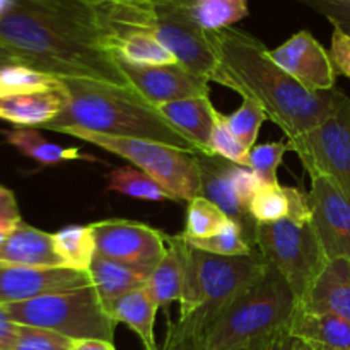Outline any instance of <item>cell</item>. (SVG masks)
Segmentation results:
<instances>
[{
	"mask_svg": "<svg viewBox=\"0 0 350 350\" xmlns=\"http://www.w3.org/2000/svg\"><path fill=\"white\" fill-rule=\"evenodd\" d=\"M88 273L89 279H91V286L94 287L96 294H98L99 301L106 311L120 297L133 293V291L144 289L149 282V277L144 275V273L137 272V270L130 269L123 263L105 258L98 253L92 258Z\"/></svg>",
	"mask_w": 350,
	"mask_h": 350,
	"instance_id": "23",
	"label": "cell"
},
{
	"mask_svg": "<svg viewBox=\"0 0 350 350\" xmlns=\"http://www.w3.org/2000/svg\"><path fill=\"white\" fill-rule=\"evenodd\" d=\"M81 2L89 3V5H98V3H105V2H123V0H81ZM156 2H174V3H181V5L193 7L195 0H156Z\"/></svg>",
	"mask_w": 350,
	"mask_h": 350,
	"instance_id": "46",
	"label": "cell"
},
{
	"mask_svg": "<svg viewBox=\"0 0 350 350\" xmlns=\"http://www.w3.org/2000/svg\"><path fill=\"white\" fill-rule=\"evenodd\" d=\"M248 147L243 146L238 139L231 133L226 118L222 113L217 111L215 115L214 129H212L211 135V154L212 156H219L222 159L229 161L232 164H239V166H248Z\"/></svg>",
	"mask_w": 350,
	"mask_h": 350,
	"instance_id": "35",
	"label": "cell"
},
{
	"mask_svg": "<svg viewBox=\"0 0 350 350\" xmlns=\"http://www.w3.org/2000/svg\"><path fill=\"white\" fill-rule=\"evenodd\" d=\"M108 190L149 202H178L163 185L133 166H123L108 174Z\"/></svg>",
	"mask_w": 350,
	"mask_h": 350,
	"instance_id": "29",
	"label": "cell"
},
{
	"mask_svg": "<svg viewBox=\"0 0 350 350\" xmlns=\"http://www.w3.org/2000/svg\"><path fill=\"white\" fill-rule=\"evenodd\" d=\"M10 65H21V64L17 62V58L14 57L10 51H7L5 48L0 44V70H3L5 67H10Z\"/></svg>",
	"mask_w": 350,
	"mask_h": 350,
	"instance_id": "45",
	"label": "cell"
},
{
	"mask_svg": "<svg viewBox=\"0 0 350 350\" xmlns=\"http://www.w3.org/2000/svg\"><path fill=\"white\" fill-rule=\"evenodd\" d=\"M195 157H197L198 167H200L202 193H204V197L214 202L231 221H234L241 228L248 245L253 250H256V228H258V222L253 219L250 208L239 200L231 181H229V161L222 159L219 156H208V154L202 152L195 154Z\"/></svg>",
	"mask_w": 350,
	"mask_h": 350,
	"instance_id": "17",
	"label": "cell"
},
{
	"mask_svg": "<svg viewBox=\"0 0 350 350\" xmlns=\"http://www.w3.org/2000/svg\"><path fill=\"white\" fill-rule=\"evenodd\" d=\"M103 43L130 33L156 38L195 75L212 81L217 60L207 31L195 21L191 7L156 0H123L92 5Z\"/></svg>",
	"mask_w": 350,
	"mask_h": 350,
	"instance_id": "4",
	"label": "cell"
},
{
	"mask_svg": "<svg viewBox=\"0 0 350 350\" xmlns=\"http://www.w3.org/2000/svg\"><path fill=\"white\" fill-rule=\"evenodd\" d=\"M297 304L311 311L335 314L350 323V260H330Z\"/></svg>",
	"mask_w": 350,
	"mask_h": 350,
	"instance_id": "21",
	"label": "cell"
},
{
	"mask_svg": "<svg viewBox=\"0 0 350 350\" xmlns=\"http://www.w3.org/2000/svg\"><path fill=\"white\" fill-rule=\"evenodd\" d=\"M23 219H21L16 195L9 188L0 185V231L10 232Z\"/></svg>",
	"mask_w": 350,
	"mask_h": 350,
	"instance_id": "40",
	"label": "cell"
},
{
	"mask_svg": "<svg viewBox=\"0 0 350 350\" xmlns=\"http://www.w3.org/2000/svg\"><path fill=\"white\" fill-rule=\"evenodd\" d=\"M243 350H250V347L248 349H243Z\"/></svg>",
	"mask_w": 350,
	"mask_h": 350,
	"instance_id": "51",
	"label": "cell"
},
{
	"mask_svg": "<svg viewBox=\"0 0 350 350\" xmlns=\"http://www.w3.org/2000/svg\"><path fill=\"white\" fill-rule=\"evenodd\" d=\"M106 50L116 58L133 65H173L178 64L170 50L150 34L130 33L113 38L106 43Z\"/></svg>",
	"mask_w": 350,
	"mask_h": 350,
	"instance_id": "27",
	"label": "cell"
},
{
	"mask_svg": "<svg viewBox=\"0 0 350 350\" xmlns=\"http://www.w3.org/2000/svg\"><path fill=\"white\" fill-rule=\"evenodd\" d=\"M287 139L258 144L248 154V167H252L263 185H277V171L286 152H289Z\"/></svg>",
	"mask_w": 350,
	"mask_h": 350,
	"instance_id": "34",
	"label": "cell"
},
{
	"mask_svg": "<svg viewBox=\"0 0 350 350\" xmlns=\"http://www.w3.org/2000/svg\"><path fill=\"white\" fill-rule=\"evenodd\" d=\"M228 176L231 181L232 188H234L236 195L239 197V200L250 208V202L253 200V197L256 195V191L262 187V181L256 176L255 171L248 166H239V164H228Z\"/></svg>",
	"mask_w": 350,
	"mask_h": 350,
	"instance_id": "37",
	"label": "cell"
},
{
	"mask_svg": "<svg viewBox=\"0 0 350 350\" xmlns=\"http://www.w3.org/2000/svg\"><path fill=\"white\" fill-rule=\"evenodd\" d=\"M116 65L130 88L154 108L170 101L208 96L207 79L195 75L183 65H133L115 57Z\"/></svg>",
	"mask_w": 350,
	"mask_h": 350,
	"instance_id": "13",
	"label": "cell"
},
{
	"mask_svg": "<svg viewBox=\"0 0 350 350\" xmlns=\"http://www.w3.org/2000/svg\"><path fill=\"white\" fill-rule=\"evenodd\" d=\"M311 178H325L350 198V98L310 132L287 140Z\"/></svg>",
	"mask_w": 350,
	"mask_h": 350,
	"instance_id": "11",
	"label": "cell"
},
{
	"mask_svg": "<svg viewBox=\"0 0 350 350\" xmlns=\"http://www.w3.org/2000/svg\"><path fill=\"white\" fill-rule=\"evenodd\" d=\"M159 310L154 303L152 296L147 287L133 293L125 294L120 297L115 304L108 310V314L116 323H125L140 342L146 350H159L154 335V323H156V313Z\"/></svg>",
	"mask_w": 350,
	"mask_h": 350,
	"instance_id": "25",
	"label": "cell"
},
{
	"mask_svg": "<svg viewBox=\"0 0 350 350\" xmlns=\"http://www.w3.org/2000/svg\"><path fill=\"white\" fill-rule=\"evenodd\" d=\"M74 350H116L113 342L99 340V338H82L74 340Z\"/></svg>",
	"mask_w": 350,
	"mask_h": 350,
	"instance_id": "44",
	"label": "cell"
},
{
	"mask_svg": "<svg viewBox=\"0 0 350 350\" xmlns=\"http://www.w3.org/2000/svg\"><path fill=\"white\" fill-rule=\"evenodd\" d=\"M297 299L269 265L265 275L239 294L208 328L202 350H243L287 327Z\"/></svg>",
	"mask_w": 350,
	"mask_h": 350,
	"instance_id": "6",
	"label": "cell"
},
{
	"mask_svg": "<svg viewBox=\"0 0 350 350\" xmlns=\"http://www.w3.org/2000/svg\"><path fill=\"white\" fill-rule=\"evenodd\" d=\"M96 253L150 277L167 252V234L135 221L105 219L89 224Z\"/></svg>",
	"mask_w": 350,
	"mask_h": 350,
	"instance_id": "12",
	"label": "cell"
},
{
	"mask_svg": "<svg viewBox=\"0 0 350 350\" xmlns=\"http://www.w3.org/2000/svg\"><path fill=\"white\" fill-rule=\"evenodd\" d=\"M91 286L88 272L67 269H38L0 263V304L23 303L46 294Z\"/></svg>",
	"mask_w": 350,
	"mask_h": 350,
	"instance_id": "16",
	"label": "cell"
},
{
	"mask_svg": "<svg viewBox=\"0 0 350 350\" xmlns=\"http://www.w3.org/2000/svg\"><path fill=\"white\" fill-rule=\"evenodd\" d=\"M269 263L258 252L222 256L193 248L185 239V279L178 325L202 349V340L222 311L258 282Z\"/></svg>",
	"mask_w": 350,
	"mask_h": 350,
	"instance_id": "5",
	"label": "cell"
},
{
	"mask_svg": "<svg viewBox=\"0 0 350 350\" xmlns=\"http://www.w3.org/2000/svg\"><path fill=\"white\" fill-rule=\"evenodd\" d=\"M0 44L21 65L53 77L130 88L105 48L94 9L81 0H16L0 19Z\"/></svg>",
	"mask_w": 350,
	"mask_h": 350,
	"instance_id": "1",
	"label": "cell"
},
{
	"mask_svg": "<svg viewBox=\"0 0 350 350\" xmlns=\"http://www.w3.org/2000/svg\"><path fill=\"white\" fill-rule=\"evenodd\" d=\"M311 222L328 262L350 260V198L325 178H311Z\"/></svg>",
	"mask_w": 350,
	"mask_h": 350,
	"instance_id": "14",
	"label": "cell"
},
{
	"mask_svg": "<svg viewBox=\"0 0 350 350\" xmlns=\"http://www.w3.org/2000/svg\"><path fill=\"white\" fill-rule=\"evenodd\" d=\"M208 40L217 60L212 81L258 103L287 140L321 125L347 96L337 88L321 92L303 88L246 31L228 27L208 33Z\"/></svg>",
	"mask_w": 350,
	"mask_h": 350,
	"instance_id": "2",
	"label": "cell"
},
{
	"mask_svg": "<svg viewBox=\"0 0 350 350\" xmlns=\"http://www.w3.org/2000/svg\"><path fill=\"white\" fill-rule=\"evenodd\" d=\"M340 2H350V0H340Z\"/></svg>",
	"mask_w": 350,
	"mask_h": 350,
	"instance_id": "50",
	"label": "cell"
},
{
	"mask_svg": "<svg viewBox=\"0 0 350 350\" xmlns=\"http://www.w3.org/2000/svg\"><path fill=\"white\" fill-rule=\"evenodd\" d=\"M195 21L207 33L228 29L248 17V0H195L191 7Z\"/></svg>",
	"mask_w": 350,
	"mask_h": 350,
	"instance_id": "30",
	"label": "cell"
},
{
	"mask_svg": "<svg viewBox=\"0 0 350 350\" xmlns=\"http://www.w3.org/2000/svg\"><path fill=\"white\" fill-rule=\"evenodd\" d=\"M185 279V238L181 234L167 236V252L147 282V291L159 308L180 303Z\"/></svg>",
	"mask_w": 350,
	"mask_h": 350,
	"instance_id": "24",
	"label": "cell"
},
{
	"mask_svg": "<svg viewBox=\"0 0 350 350\" xmlns=\"http://www.w3.org/2000/svg\"><path fill=\"white\" fill-rule=\"evenodd\" d=\"M17 332H19V325L10 320L9 313L5 311V306L0 304V347L12 350L14 344H16Z\"/></svg>",
	"mask_w": 350,
	"mask_h": 350,
	"instance_id": "43",
	"label": "cell"
},
{
	"mask_svg": "<svg viewBox=\"0 0 350 350\" xmlns=\"http://www.w3.org/2000/svg\"><path fill=\"white\" fill-rule=\"evenodd\" d=\"M0 133L7 144L16 147L24 156L40 163L41 166H55L65 161L91 159L89 156L79 152L77 147H64L50 142L43 135H40L36 129H14Z\"/></svg>",
	"mask_w": 350,
	"mask_h": 350,
	"instance_id": "26",
	"label": "cell"
},
{
	"mask_svg": "<svg viewBox=\"0 0 350 350\" xmlns=\"http://www.w3.org/2000/svg\"><path fill=\"white\" fill-rule=\"evenodd\" d=\"M330 58L334 64L337 74L350 77V36L345 34L344 31L334 27V34H332V44H330Z\"/></svg>",
	"mask_w": 350,
	"mask_h": 350,
	"instance_id": "39",
	"label": "cell"
},
{
	"mask_svg": "<svg viewBox=\"0 0 350 350\" xmlns=\"http://www.w3.org/2000/svg\"><path fill=\"white\" fill-rule=\"evenodd\" d=\"M60 133L75 137L84 142L123 157L133 167L149 174L163 185L178 202H190L202 193V178L195 154L183 152L166 144L142 139H126L92 133L82 129H65Z\"/></svg>",
	"mask_w": 350,
	"mask_h": 350,
	"instance_id": "8",
	"label": "cell"
},
{
	"mask_svg": "<svg viewBox=\"0 0 350 350\" xmlns=\"http://www.w3.org/2000/svg\"><path fill=\"white\" fill-rule=\"evenodd\" d=\"M0 263L38 269H60L64 260L55 250L53 234L21 221L0 241Z\"/></svg>",
	"mask_w": 350,
	"mask_h": 350,
	"instance_id": "18",
	"label": "cell"
},
{
	"mask_svg": "<svg viewBox=\"0 0 350 350\" xmlns=\"http://www.w3.org/2000/svg\"><path fill=\"white\" fill-rule=\"evenodd\" d=\"M159 350H202L200 345L180 328L178 321H171L167 317V330L163 347Z\"/></svg>",
	"mask_w": 350,
	"mask_h": 350,
	"instance_id": "41",
	"label": "cell"
},
{
	"mask_svg": "<svg viewBox=\"0 0 350 350\" xmlns=\"http://www.w3.org/2000/svg\"><path fill=\"white\" fill-rule=\"evenodd\" d=\"M256 252L303 299L328 263L311 219H282L256 228Z\"/></svg>",
	"mask_w": 350,
	"mask_h": 350,
	"instance_id": "9",
	"label": "cell"
},
{
	"mask_svg": "<svg viewBox=\"0 0 350 350\" xmlns=\"http://www.w3.org/2000/svg\"><path fill=\"white\" fill-rule=\"evenodd\" d=\"M296 2L325 16L334 24V27L350 36V2H340V0H296Z\"/></svg>",
	"mask_w": 350,
	"mask_h": 350,
	"instance_id": "38",
	"label": "cell"
},
{
	"mask_svg": "<svg viewBox=\"0 0 350 350\" xmlns=\"http://www.w3.org/2000/svg\"><path fill=\"white\" fill-rule=\"evenodd\" d=\"M12 350H74V340L57 332L19 325Z\"/></svg>",
	"mask_w": 350,
	"mask_h": 350,
	"instance_id": "36",
	"label": "cell"
},
{
	"mask_svg": "<svg viewBox=\"0 0 350 350\" xmlns=\"http://www.w3.org/2000/svg\"><path fill=\"white\" fill-rule=\"evenodd\" d=\"M16 0H0V19L14 7Z\"/></svg>",
	"mask_w": 350,
	"mask_h": 350,
	"instance_id": "47",
	"label": "cell"
},
{
	"mask_svg": "<svg viewBox=\"0 0 350 350\" xmlns=\"http://www.w3.org/2000/svg\"><path fill=\"white\" fill-rule=\"evenodd\" d=\"M156 109L174 130H178L188 142L197 147L198 152L212 156L211 135L217 109L214 108L208 96H195L164 103Z\"/></svg>",
	"mask_w": 350,
	"mask_h": 350,
	"instance_id": "19",
	"label": "cell"
},
{
	"mask_svg": "<svg viewBox=\"0 0 350 350\" xmlns=\"http://www.w3.org/2000/svg\"><path fill=\"white\" fill-rule=\"evenodd\" d=\"M53 243L67 269L88 272L96 256V239L91 226H67L55 232Z\"/></svg>",
	"mask_w": 350,
	"mask_h": 350,
	"instance_id": "28",
	"label": "cell"
},
{
	"mask_svg": "<svg viewBox=\"0 0 350 350\" xmlns=\"http://www.w3.org/2000/svg\"><path fill=\"white\" fill-rule=\"evenodd\" d=\"M187 243L190 246H193V248L202 250V252L214 253V255L222 256H245L256 252V250H253L252 246L248 245L241 228H239L234 221H229L221 231L208 236V238L187 239Z\"/></svg>",
	"mask_w": 350,
	"mask_h": 350,
	"instance_id": "32",
	"label": "cell"
},
{
	"mask_svg": "<svg viewBox=\"0 0 350 350\" xmlns=\"http://www.w3.org/2000/svg\"><path fill=\"white\" fill-rule=\"evenodd\" d=\"M65 106L62 79L26 65L0 70V120L17 129H43Z\"/></svg>",
	"mask_w": 350,
	"mask_h": 350,
	"instance_id": "10",
	"label": "cell"
},
{
	"mask_svg": "<svg viewBox=\"0 0 350 350\" xmlns=\"http://www.w3.org/2000/svg\"><path fill=\"white\" fill-rule=\"evenodd\" d=\"M231 219L208 198L197 197L188 202L185 231L187 239H204L221 231Z\"/></svg>",
	"mask_w": 350,
	"mask_h": 350,
	"instance_id": "31",
	"label": "cell"
},
{
	"mask_svg": "<svg viewBox=\"0 0 350 350\" xmlns=\"http://www.w3.org/2000/svg\"><path fill=\"white\" fill-rule=\"evenodd\" d=\"M293 350H311V349L308 347L306 344H303V342H299V340H296V338H294V345H293Z\"/></svg>",
	"mask_w": 350,
	"mask_h": 350,
	"instance_id": "48",
	"label": "cell"
},
{
	"mask_svg": "<svg viewBox=\"0 0 350 350\" xmlns=\"http://www.w3.org/2000/svg\"><path fill=\"white\" fill-rule=\"evenodd\" d=\"M279 67L310 91L321 92L335 89L337 70L332 64L330 53L310 31L293 34L280 46L270 51Z\"/></svg>",
	"mask_w": 350,
	"mask_h": 350,
	"instance_id": "15",
	"label": "cell"
},
{
	"mask_svg": "<svg viewBox=\"0 0 350 350\" xmlns=\"http://www.w3.org/2000/svg\"><path fill=\"white\" fill-rule=\"evenodd\" d=\"M0 350H5V349H2V347H0Z\"/></svg>",
	"mask_w": 350,
	"mask_h": 350,
	"instance_id": "52",
	"label": "cell"
},
{
	"mask_svg": "<svg viewBox=\"0 0 350 350\" xmlns=\"http://www.w3.org/2000/svg\"><path fill=\"white\" fill-rule=\"evenodd\" d=\"M224 118L232 135L243 146L253 149L256 146L260 129H262L263 122L269 120V116L258 103L252 101V99H243L241 106L232 115H224Z\"/></svg>",
	"mask_w": 350,
	"mask_h": 350,
	"instance_id": "33",
	"label": "cell"
},
{
	"mask_svg": "<svg viewBox=\"0 0 350 350\" xmlns=\"http://www.w3.org/2000/svg\"><path fill=\"white\" fill-rule=\"evenodd\" d=\"M62 84L64 109L41 130L82 129L101 135L152 140L183 152H198L135 89L85 79H62Z\"/></svg>",
	"mask_w": 350,
	"mask_h": 350,
	"instance_id": "3",
	"label": "cell"
},
{
	"mask_svg": "<svg viewBox=\"0 0 350 350\" xmlns=\"http://www.w3.org/2000/svg\"><path fill=\"white\" fill-rule=\"evenodd\" d=\"M3 306L17 325L57 332L72 340L99 338L113 342L115 337L116 321L103 308L92 286Z\"/></svg>",
	"mask_w": 350,
	"mask_h": 350,
	"instance_id": "7",
	"label": "cell"
},
{
	"mask_svg": "<svg viewBox=\"0 0 350 350\" xmlns=\"http://www.w3.org/2000/svg\"><path fill=\"white\" fill-rule=\"evenodd\" d=\"M286 328L291 337L311 350H350V323L335 314L296 304Z\"/></svg>",
	"mask_w": 350,
	"mask_h": 350,
	"instance_id": "20",
	"label": "cell"
},
{
	"mask_svg": "<svg viewBox=\"0 0 350 350\" xmlns=\"http://www.w3.org/2000/svg\"><path fill=\"white\" fill-rule=\"evenodd\" d=\"M7 234H9V232H3V231H0V241H2V239H3V238H5V236H7Z\"/></svg>",
	"mask_w": 350,
	"mask_h": 350,
	"instance_id": "49",
	"label": "cell"
},
{
	"mask_svg": "<svg viewBox=\"0 0 350 350\" xmlns=\"http://www.w3.org/2000/svg\"><path fill=\"white\" fill-rule=\"evenodd\" d=\"M293 345L294 338L291 337L287 328H282V330L275 332V334L253 344L250 350H293Z\"/></svg>",
	"mask_w": 350,
	"mask_h": 350,
	"instance_id": "42",
	"label": "cell"
},
{
	"mask_svg": "<svg viewBox=\"0 0 350 350\" xmlns=\"http://www.w3.org/2000/svg\"><path fill=\"white\" fill-rule=\"evenodd\" d=\"M250 212L258 224L277 222L282 219H311L310 195L299 188L282 187V185H262L253 200L250 202Z\"/></svg>",
	"mask_w": 350,
	"mask_h": 350,
	"instance_id": "22",
	"label": "cell"
}]
</instances>
